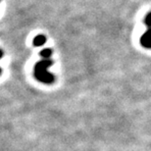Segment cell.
<instances>
[{
  "instance_id": "1",
  "label": "cell",
  "mask_w": 151,
  "mask_h": 151,
  "mask_svg": "<svg viewBox=\"0 0 151 151\" xmlns=\"http://www.w3.org/2000/svg\"><path fill=\"white\" fill-rule=\"evenodd\" d=\"M52 65V62L51 61H41L38 62L37 66H35V77L38 81H42V83H50L53 81V76L50 73H48L47 69L48 67Z\"/></svg>"
},
{
  "instance_id": "2",
  "label": "cell",
  "mask_w": 151,
  "mask_h": 151,
  "mask_svg": "<svg viewBox=\"0 0 151 151\" xmlns=\"http://www.w3.org/2000/svg\"><path fill=\"white\" fill-rule=\"evenodd\" d=\"M140 42L144 47L151 48V29H148V31L141 37Z\"/></svg>"
},
{
  "instance_id": "3",
  "label": "cell",
  "mask_w": 151,
  "mask_h": 151,
  "mask_svg": "<svg viewBox=\"0 0 151 151\" xmlns=\"http://www.w3.org/2000/svg\"><path fill=\"white\" fill-rule=\"evenodd\" d=\"M46 41V38H45L43 35H37V37L34 39V44L35 46H41L43 45Z\"/></svg>"
},
{
  "instance_id": "4",
  "label": "cell",
  "mask_w": 151,
  "mask_h": 151,
  "mask_svg": "<svg viewBox=\"0 0 151 151\" xmlns=\"http://www.w3.org/2000/svg\"><path fill=\"white\" fill-rule=\"evenodd\" d=\"M40 55L42 57H44V58H48V57H50V55H51V50L50 49L42 50L41 52H40Z\"/></svg>"
},
{
  "instance_id": "5",
  "label": "cell",
  "mask_w": 151,
  "mask_h": 151,
  "mask_svg": "<svg viewBox=\"0 0 151 151\" xmlns=\"http://www.w3.org/2000/svg\"><path fill=\"white\" fill-rule=\"evenodd\" d=\"M145 24L148 27H151V13H149L148 15H147V17L145 19Z\"/></svg>"
}]
</instances>
